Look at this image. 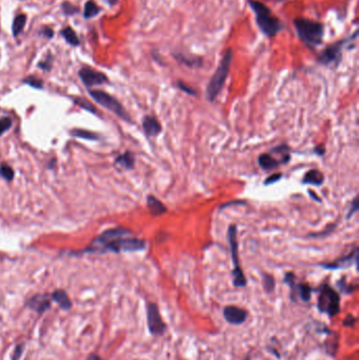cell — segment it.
Returning a JSON list of instances; mask_svg holds the SVG:
<instances>
[{"label": "cell", "mask_w": 359, "mask_h": 360, "mask_svg": "<svg viewBox=\"0 0 359 360\" xmlns=\"http://www.w3.org/2000/svg\"><path fill=\"white\" fill-rule=\"evenodd\" d=\"M144 240L132 237V231L122 226L105 230L99 236L94 238L91 244L81 253L103 254V253H121L138 252L145 249Z\"/></svg>", "instance_id": "6da1fadb"}, {"label": "cell", "mask_w": 359, "mask_h": 360, "mask_svg": "<svg viewBox=\"0 0 359 360\" xmlns=\"http://www.w3.org/2000/svg\"><path fill=\"white\" fill-rule=\"evenodd\" d=\"M248 4L254 14L257 28L269 39L275 38L285 29V24L281 19L261 0H248Z\"/></svg>", "instance_id": "7a4b0ae2"}, {"label": "cell", "mask_w": 359, "mask_h": 360, "mask_svg": "<svg viewBox=\"0 0 359 360\" xmlns=\"http://www.w3.org/2000/svg\"><path fill=\"white\" fill-rule=\"evenodd\" d=\"M293 26L298 39L308 49L315 50L324 44L326 27L323 23L310 18L297 17L293 19Z\"/></svg>", "instance_id": "3957f363"}, {"label": "cell", "mask_w": 359, "mask_h": 360, "mask_svg": "<svg viewBox=\"0 0 359 360\" xmlns=\"http://www.w3.org/2000/svg\"><path fill=\"white\" fill-rule=\"evenodd\" d=\"M232 61H233V50L232 49L225 50L222 54V57L216 71L214 72L209 84L206 87L205 96L209 101L211 102L214 101L218 97L220 92L222 91L225 84V81L229 77Z\"/></svg>", "instance_id": "277c9868"}, {"label": "cell", "mask_w": 359, "mask_h": 360, "mask_svg": "<svg viewBox=\"0 0 359 360\" xmlns=\"http://www.w3.org/2000/svg\"><path fill=\"white\" fill-rule=\"evenodd\" d=\"M358 37V32L355 31L353 34L349 35L348 37L340 38L335 43L327 46L323 51H321L317 56V62L323 66H331L338 63L342 61L343 58V52L347 45L350 43H355Z\"/></svg>", "instance_id": "5b68a950"}, {"label": "cell", "mask_w": 359, "mask_h": 360, "mask_svg": "<svg viewBox=\"0 0 359 360\" xmlns=\"http://www.w3.org/2000/svg\"><path fill=\"white\" fill-rule=\"evenodd\" d=\"M317 309L321 314L334 317L340 312V295L329 284H321L318 290Z\"/></svg>", "instance_id": "8992f818"}, {"label": "cell", "mask_w": 359, "mask_h": 360, "mask_svg": "<svg viewBox=\"0 0 359 360\" xmlns=\"http://www.w3.org/2000/svg\"><path fill=\"white\" fill-rule=\"evenodd\" d=\"M228 238L230 243V249L232 254V261H233V286L236 288H245L248 284L247 278H245L243 271L240 267L239 257H238V242H237V227L235 224L230 225L228 231Z\"/></svg>", "instance_id": "52a82bcc"}, {"label": "cell", "mask_w": 359, "mask_h": 360, "mask_svg": "<svg viewBox=\"0 0 359 360\" xmlns=\"http://www.w3.org/2000/svg\"><path fill=\"white\" fill-rule=\"evenodd\" d=\"M89 95L97 103H99L100 105H102L107 110L113 112L115 114V115H117L118 117H120L124 121L131 122V117L129 116L128 112L124 110L122 104L115 97H113L112 95H110L109 93L101 91V90L94 89V90H89Z\"/></svg>", "instance_id": "ba28073f"}, {"label": "cell", "mask_w": 359, "mask_h": 360, "mask_svg": "<svg viewBox=\"0 0 359 360\" xmlns=\"http://www.w3.org/2000/svg\"><path fill=\"white\" fill-rule=\"evenodd\" d=\"M283 281H285V283L288 284L289 288L291 289L290 298L293 302L296 303L298 299L305 303H308L311 301L312 294L315 291V289H313L310 284L298 282L297 277L292 272H289L285 275Z\"/></svg>", "instance_id": "9c48e42d"}, {"label": "cell", "mask_w": 359, "mask_h": 360, "mask_svg": "<svg viewBox=\"0 0 359 360\" xmlns=\"http://www.w3.org/2000/svg\"><path fill=\"white\" fill-rule=\"evenodd\" d=\"M146 326L151 335L161 337L167 330V325L163 321L159 307L155 302H146Z\"/></svg>", "instance_id": "30bf717a"}, {"label": "cell", "mask_w": 359, "mask_h": 360, "mask_svg": "<svg viewBox=\"0 0 359 360\" xmlns=\"http://www.w3.org/2000/svg\"><path fill=\"white\" fill-rule=\"evenodd\" d=\"M78 76L81 82L89 90L96 86H102L109 83V78L104 73H101L97 70H94L90 67H83L78 71Z\"/></svg>", "instance_id": "8fae6325"}, {"label": "cell", "mask_w": 359, "mask_h": 360, "mask_svg": "<svg viewBox=\"0 0 359 360\" xmlns=\"http://www.w3.org/2000/svg\"><path fill=\"white\" fill-rule=\"evenodd\" d=\"M222 315L228 324L232 326H241L247 321L249 312L245 309L236 306H226L222 310Z\"/></svg>", "instance_id": "7c38bea8"}, {"label": "cell", "mask_w": 359, "mask_h": 360, "mask_svg": "<svg viewBox=\"0 0 359 360\" xmlns=\"http://www.w3.org/2000/svg\"><path fill=\"white\" fill-rule=\"evenodd\" d=\"M26 306L38 315H43L51 309L50 296L47 294H36L27 300Z\"/></svg>", "instance_id": "4fadbf2b"}, {"label": "cell", "mask_w": 359, "mask_h": 360, "mask_svg": "<svg viewBox=\"0 0 359 360\" xmlns=\"http://www.w3.org/2000/svg\"><path fill=\"white\" fill-rule=\"evenodd\" d=\"M356 262H357V249H354V251L348 254L347 256L340 257L333 262L323 263L320 265L328 270H340V269H348L352 267L353 264H356Z\"/></svg>", "instance_id": "5bb4252c"}, {"label": "cell", "mask_w": 359, "mask_h": 360, "mask_svg": "<svg viewBox=\"0 0 359 360\" xmlns=\"http://www.w3.org/2000/svg\"><path fill=\"white\" fill-rule=\"evenodd\" d=\"M174 59L183 65L187 68H201L203 66V58L199 56H193V55H186L181 52H176L173 54Z\"/></svg>", "instance_id": "9a60e30c"}, {"label": "cell", "mask_w": 359, "mask_h": 360, "mask_svg": "<svg viewBox=\"0 0 359 360\" xmlns=\"http://www.w3.org/2000/svg\"><path fill=\"white\" fill-rule=\"evenodd\" d=\"M142 128L145 135L150 138L157 137L161 133V124L153 116H144L142 119Z\"/></svg>", "instance_id": "2e32d148"}, {"label": "cell", "mask_w": 359, "mask_h": 360, "mask_svg": "<svg viewBox=\"0 0 359 360\" xmlns=\"http://www.w3.org/2000/svg\"><path fill=\"white\" fill-rule=\"evenodd\" d=\"M50 298L57 303L62 311H69L72 309V301L65 290H56L51 295Z\"/></svg>", "instance_id": "e0dca14e"}, {"label": "cell", "mask_w": 359, "mask_h": 360, "mask_svg": "<svg viewBox=\"0 0 359 360\" xmlns=\"http://www.w3.org/2000/svg\"><path fill=\"white\" fill-rule=\"evenodd\" d=\"M146 205L150 210L151 214L154 216H160L164 213H166V207L163 205V203L158 200L155 196L149 195L146 198Z\"/></svg>", "instance_id": "ac0fdd59"}, {"label": "cell", "mask_w": 359, "mask_h": 360, "mask_svg": "<svg viewBox=\"0 0 359 360\" xmlns=\"http://www.w3.org/2000/svg\"><path fill=\"white\" fill-rule=\"evenodd\" d=\"M70 135L75 138H80V139L92 140V141H98L101 139V136L97 134V133L89 130H83V129H73L70 131Z\"/></svg>", "instance_id": "d6986e66"}, {"label": "cell", "mask_w": 359, "mask_h": 360, "mask_svg": "<svg viewBox=\"0 0 359 360\" xmlns=\"http://www.w3.org/2000/svg\"><path fill=\"white\" fill-rule=\"evenodd\" d=\"M325 181L324 174L318 170H311L306 173L302 183L305 184H312V185H321Z\"/></svg>", "instance_id": "ffe728a7"}, {"label": "cell", "mask_w": 359, "mask_h": 360, "mask_svg": "<svg viewBox=\"0 0 359 360\" xmlns=\"http://www.w3.org/2000/svg\"><path fill=\"white\" fill-rule=\"evenodd\" d=\"M115 164L123 167L124 170H133L135 165V156L133 153L126 151L115 159Z\"/></svg>", "instance_id": "44dd1931"}, {"label": "cell", "mask_w": 359, "mask_h": 360, "mask_svg": "<svg viewBox=\"0 0 359 360\" xmlns=\"http://www.w3.org/2000/svg\"><path fill=\"white\" fill-rule=\"evenodd\" d=\"M258 164L264 171H272L281 163L278 159H276L271 154H261L258 157Z\"/></svg>", "instance_id": "7402d4cb"}, {"label": "cell", "mask_w": 359, "mask_h": 360, "mask_svg": "<svg viewBox=\"0 0 359 360\" xmlns=\"http://www.w3.org/2000/svg\"><path fill=\"white\" fill-rule=\"evenodd\" d=\"M60 36L67 41L68 45L71 47H79L81 41L78 35L76 34L71 27H66L60 31Z\"/></svg>", "instance_id": "603a6c76"}, {"label": "cell", "mask_w": 359, "mask_h": 360, "mask_svg": "<svg viewBox=\"0 0 359 360\" xmlns=\"http://www.w3.org/2000/svg\"><path fill=\"white\" fill-rule=\"evenodd\" d=\"M27 20H28V17L24 13H20L15 16L12 24V34L14 37H18L19 35H22V33L26 28Z\"/></svg>", "instance_id": "cb8c5ba5"}, {"label": "cell", "mask_w": 359, "mask_h": 360, "mask_svg": "<svg viewBox=\"0 0 359 360\" xmlns=\"http://www.w3.org/2000/svg\"><path fill=\"white\" fill-rule=\"evenodd\" d=\"M101 12V8L96 4L95 0H88L83 7V18L85 19H92L99 15Z\"/></svg>", "instance_id": "d4e9b609"}, {"label": "cell", "mask_w": 359, "mask_h": 360, "mask_svg": "<svg viewBox=\"0 0 359 360\" xmlns=\"http://www.w3.org/2000/svg\"><path fill=\"white\" fill-rule=\"evenodd\" d=\"M262 287L266 293L271 294L275 290V279L271 274L263 273L262 274Z\"/></svg>", "instance_id": "484cf974"}, {"label": "cell", "mask_w": 359, "mask_h": 360, "mask_svg": "<svg viewBox=\"0 0 359 360\" xmlns=\"http://www.w3.org/2000/svg\"><path fill=\"white\" fill-rule=\"evenodd\" d=\"M73 102L78 105L79 108L88 111V112H91L93 114H96L97 113V110L96 108L94 107V104L92 102H90L88 99L83 98V97H80V96H77V97H74L73 98Z\"/></svg>", "instance_id": "4316f807"}, {"label": "cell", "mask_w": 359, "mask_h": 360, "mask_svg": "<svg viewBox=\"0 0 359 360\" xmlns=\"http://www.w3.org/2000/svg\"><path fill=\"white\" fill-rule=\"evenodd\" d=\"M23 83L28 84L31 88L37 89V90H43L44 86H45L44 81L39 77H37V76H34V75H30V76H28V77H26L23 80Z\"/></svg>", "instance_id": "83f0119b"}, {"label": "cell", "mask_w": 359, "mask_h": 360, "mask_svg": "<svg viewBox=\"0 0 359 360\" xmlns=\"http://www.w3.org/2000/svg\"><path fill=\"white\" fill-rule=\"evenodd\" d=\"M0 176H2L4 179H6V181L8 182L12 181L15 176L13 167L6 163L0 164Z\"/></svg>", "instance_id": "f1b7e54d"}, {"label": "cell", "mask_w": 359, "mask_h": 360, "mask_svg": "<svg viewBox=\"0 0 359 360\" xmlns=\"http://www.w3.org/2000/svg\"><path fill=\"white\" fill-rule=\"evenodd\" d=\"M60 8H61L62 13H64L66 16H74V15H76V14L79 12L78 7L72 5L70 2H64V3L61 4Z\"/></svg>", "instance_id": "f546056e"}, {"label": "cell", "mask_w": 359, "mask_h": 360, "mask_svg": "<svg viewBox=\"0 0 359 360\" xmlns=\"http://www.w3.org/2000/svg\"><path fill=\"white\" fill-rule=\"evenodd\" d=\"M13 125V121L10 117L0 118V136H3Z\"/></svg>", "instance_id": "4dcf8cb0"}, {"label": "cell", "mask_w": 359, "mask_h": 360, "mask_svg": "<svg viewBox=\"0 0 359 360\" xmlns=\"http://www.w3.org/2000/svg\"><path fill=\"white\" fill-rule=\"evenodd\" d=\"M52 61H53V56L51 54H48V56L46 57L44 60L38 62L37 67H38V69H40V70H43L45 72H50L52 70Z\"/></svg>", "instance_id": "1f68e13d"}, {"label": "cell", "mask_w": 359, "mask_h": 360, "mask_svg": "<svg viewBox=\"0 0 359 360\" xmlns=\"http://www.w3.org/2000/svg\"><path fill=\"white\" fill-rule=\"evenodd\" d=\"M25 349H26V345L25 344H18L15 346L14 348V351L11 355V360H20V358L23 357L24 355V352H25Z\"/></svg>", "instance_id": "d6a6232c"}, {"label": "cell", "mask_w": 359, "mask_h": 360, "mask_svg": "<svg viewBox=\"0 0 359 360\" xmlns=\"http://www.w3.org/2000/svg\"><path fill=\"white\" fill-rule=\"evenodd\" d=\"M337 287L339 288L340 291H342V293H346L347 295L351 294V293L354 291V289L352 288V286H350V284L347 283L345 277L342 278V279H340V280L337 282Z\"/></svg>", "instance_id": "836d02e7"}, {"label": "cell", "mask_w": 359, "mask_h": 360, "mask_svg": "<svg viewBox=\"0 0 359 360\" xmlns=\"http://www.w3.org/2000/svg\"><path fill=\"white\" fill-rule=\"evenodd\" d=\"M176 86H177V88L179 90H181L182 92H184V93H186L188 95H192V96H195V95H196V91L192 87L184 83L183 81H177Z\"/></svg>", "instance_id": "e575fe53"}, {"label": "cell", "mask_w": 359, "mask_h": 360, "mask_svg": "<svg viewBox=\"0 0 359 360\" xmlns=\"http://www.w3.org/2000/svg\"><path fill=\"white\" fill-rule=\"evenodd\" d=\"M38 33H39V35L45 36V37L47 38V39H52V38L54 37V34H55L53 28H51V27H49V26L43 27V28L39 30Z\"/></svg>", "instance_id": "d590c367"}, {"label": "cell", "mask_w": 359, "mask_h": 360, "mask_svg": "<svg viewBox=\"0 0 359 360\" xmlns=\"http://www.w3.org/2000/svg\"><path fill=\"white\" fill-rule=\"evenodd\" d=\"M343 325L344 327H347V328H354L356 325V317H354L353 315H348L344 320Z\"/></svg>", "instance_id": "8d00e7d4"}, {"label": "cell", "mask_w": 359, "mask_h": 360, "mask_svg": "<svg viewBox=\"0 0 359 360\" xmlns=\"http://www.w3.org/2000/svg\"><path fill=\"white\" fill-rule=\"evenodd\" d=\"M358 211V204H357V198H354V200H353V202H352V205H351V210L349 211V213H348V216H347V218L349 219L350 217H352L356 212Z\"/></svg>", "instance_id": "74e56055"}, {"label": "cell", "mask_w": 359, "mask_h": 360, "mask_svg": "<svg viewBox=\"0 0 359 360\" xmlns=\"http://www.w3.org/2000/svg\"><path fill=\"white\" fill-rule=\"evenodd\" d=\"M281 176H282L281 174H273L266 179V181H264V184H272V183L278 181L281 178Z\"/></svg>", "instance_id": "f35d334b"}, {"label": "cell", "mask_w": 359, "mask_h": 360, "mask_svg": "<svg viewBox=\"0 0 359 360\" xmlns=\"http://www.w3.org/2000/svg\"><path fill=\"white\" fill-rule=\"evenodd\" d=\"M266 350L270 353V354H272L273 356H276V358L277 359H280V354H279V352L275 349V348H273V347H271V346H268L267 348H266Z\"/></svg>", "instance_id": "ab89813d"}, {"label": "cell", "mask_w": 359, "mask_h": 360, "mask_svg": "<svg viewBox=\"0 0 359 360\" xmlns=\"http://www.w3.org/2000/svg\"><path fill=\"white\" fill-rule=\"evenodd\" d=\"M86 360H102L100 356L96 355V354H91Z\"/></svg>", "instance_id": "60d3db41"}, {"label": "cell", "mask_w": 359, "mask_h": 360, "mask_svg": "<svg viewBox=\"0 0 359 360\" xmlns=\"http://www.w3.org/2000/svg\"><path fill=\"white\" fill-rule=\"evenodd\" d=\"M105 3H107L110 7H114V6L118 5V0H105Z\"/></svg>", "instance_id": "b9f144b4"}, {"label": "cell", "mask_w": 359, "mask_h": 360, "mask_svg": "<svg viewBox=\"0 0 359 360\" xmlns=\"http://www.w3.org/2000/svg\"><path fill=\"white\" fill-rule=\"evenodd\" d=\"M268 2L270 3H273L275 5H279V4H282V3H285L286 0H268Z\"/></svg>", "instance_id": "7bdbcfd3"}, {"label": "cell", "mask_w": 359, "mask_h": 360, "mask_svg": "<svg viewBox=\"0 0 359 360\" xmlns=\"http://www.w3.org/2000/svg\"><path fill=\"white\" fill-rule=\"evenodd\" d=\"M244 360H251V357H250V355H248L247 357H245V359Z\"/></svg>", "instance_id": "ee69618b"}, {"label": "cell", "mask_w": 359, "mask_h": 360, "mask_svg": "<svg viewBox=\"0 0 359 360\" xmlns=\"http://www.w3.org/2000/svg\"><path fill=\"white\" fill-rule=\"evenodd\" d=\"M22 2H23V0H22Z\"/></svg>", "instance_id": "f6af8a7d"}]
</instances>
